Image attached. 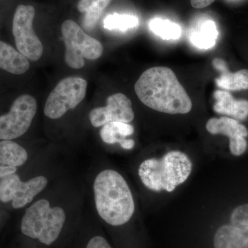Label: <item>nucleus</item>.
<instances>
[{
	"label": "nucleus",
	"mask_w": 248,
	"mask_h": 248,
	"mask_svg": "<svg viewBox=\"0 0 248 248\" xmlns=\"http://www.w3.org/2000/svg\"><path fill=\"white\" fill-rule=\"evenodd\" d=\"M135 91L140 101L153 110L170 115L187 114L192 110L190 97L168 67L155 66L143 72Z\"/></svg>",
	"instance_id": "obj_1"
},
{
	"label": "nucleus",
	"mask_w": 248,
	"mask_h": 248,
	"mask_svg": "<svg viewBox=\"0 0 248 248\" xmlns=\"http://www.w3.org/2000/svg\"><path fill=\"white\" fill-rule=\"evenodd\" d=\"M97 213L108 224L120 226L125 224L135 212L131 191L124 178L113 170L99 173L93 185Z\"/></svg>",
	"instance_id": "obj_2"
},
{
	"label": "nucleus",
	"mask_w": 248,
	"mask_h": 248,
	"mask_svg": "<svg viewBox=\"0 0 248 248\" xmlns=\"http://www.w3.org/2000/svg\"><path fill=\"white\" fill-rule=\"evenodd\" d=\"M192 169V161L185 153L172 151L161 159L145 160L140 165L138 173L147 188L170 192L187 180Z\"/></svg>",
	"instance_id": "obj_3"
},
{
	"label": "nucleus",
	"mask_w": 248,
	"mask_h": 248,
	"mask_svg": "<svg viewBox=\"0 0 248 248\" xmlns=\"http://www.w3.org/2000/svg\"><path fill=\"white\" fill-rule=\"evenodd\" d=\"M66 221L60 207L52 208L48 200L37 201L26 210L21 223L23 234L50 246L58 239Z\"/></svg>",
	"instance_id": "obj_4"
},
{
	"label": "nucleus",
	"mask_w": 248,
	"mask_h": 248,
	"mask_svg": "<svg viewBox=\"0 0 248 248\" xmlns=\"http://www.w3.org/2000/svg\"><path fill=\"white\" fill-rule=\"evenodd\" d=\"M62 33L66 47L65 62L71 68L79 69L84 66L85 60H95L102 56V44L86 34L74 21L63 22Z\"/></svg>",
	"instance_id": "obj_5"
},
{
	"label": "nucleus",
	"mask_w": 248,
	"mask_h": 248,
	"mask_svg": "<svg viewBox=\"0 0 248 248\" xmlns=\"http://www.w3.org/2000/svg\"><path fill=\"white\" fill-rule=\"evenodd\" d=\"M86 90L87 81L82 78L70 77L61 80L49 94L45 115L52 120L60 118L84 100Z\"/></svg>",
	"instance_id": "obj_6"
},
{
	"label": "nucleus",
	"mask_w": 248,
	"mask_h": 248,
	"mask_svg": "<svg viewBox=\"0 0 248 248\" xmlns=\"http://www.w3.org/2000/svg\"><path fill=\"white\" fill-rule=\"evenodd\" d=\"M35 14L33 6L19 5L13 22V34L18 51L33 62L40 60L44 51L43 45L32 27Z\"/></svg>",
	"instance_id": "obj_7"
},
{
	"label": "nucleus",
	"mask_w": 248,
	"mask_h": 248,
	"mask_svg": "<svg viewBox=\"0 0 248 248\" xmlns=\"http://www.w3.org/2000/svg\"><path fill=\"white\" fill-rule=\"evenodd\" d=\"M37 110V102L32 96L22 94L17 97L9 113L0 116V140H14L27 133Z\"/></svg>",
	"instance_id": "obj_8"
},
{
	"label": "nucleus",
	"mask_w": 248,
	"mask_h": 248,
	"mask_svg": "<svg viewBox=\"0 0 248 248\" xmlns=\"http://www.w3.org/2000/svg\"><path fill=\"white\" fill-rule=\"evenodd\" d=\"M48 180L44 176H38L22 182L17 174H11L0 179V202L12 201L14 208H22L31 203L34 197L45 188Z\"/></svg>",
	"instance_id": "obj_9"
},
{
	"label": "nucleus",
	"mask_w": 248,
	"mask_h": 248,
	"mask_svg": "<svg viewBox=\"0 0 248 248\" xmlns=\"http://www.w3.org/2000/svg\"><path fill=\"white\" fill-rule=\"evenodd\" d=\"M215 248H248V203L233 210L231 223L217 230L214 236Z\"/></svg>",
	"instance_id": "obj_10"
},
{
	"label": "nucleus",
	"mask_w": 248,
	"mask_h": 248,
	"mask_svg": "<svg viewBox=\"0 0 248 248\" xmlns=\"http://www.w3.org/2000/svg\"><path fill=\"white\" fill-rule=\"evenodd\" d=\"M90 121L95 128L112 122L130 123L135 118L132 102L122 93H115L107 98V106L93 109L89 115Z\"/></svg>",
	"instance_id": "obj_11"
},
{
	"label": "nucleus",
	"mask_w": 248,
	"mask_h": 248,
	"mask_svg": "<svg viewBox=\"0 0 248 248\" xmlns=\"http://www.w3.org/2000/svg\"><path fill=\"white\" fill-rule=\"evenodd\" d=\"M205 128L212 135L228 137L230 151L234 156H241L247 149L246 138L248 135V131L246 127L237 120L229 117L212 118L207 122Z\"/></svg>",
	"instance_id": "obj_12"
},
{
	"label": "nucleus",
	"mask_w": 248,
	"mask_h": 248,
	"mask_svg": "<svg viewBox=\"0 0 248 248\" xmlns=\"http://www.w3.org/2000/svg\"><path fill=\"white\" fill-rule=\"evenodd\" d=\"M27 159V152L20 145L11 140L0 141V179L15 174Z\"/></svg>",
	"instance_id": "obj_13"
},
{
	"label": "nucleus",
	"mask_w": 248,
	"mask_h": 248,
	"mask_svg": "<svg viewBox=\"0 0 248 248\" xmlns=\"http://www.w3.org/2000/svg\"><path fill=\"white\" fill-rule=\"evenodd\" d=\"M215 103L214 110L217 113L231 117L236 120L243 121L248 117V101L236 100L231 93L218 91L214 93Z\"/></svg>",
	"instance_id": "obj_14"
},
{
	"label": "nucleus",
	"mask_w": 248,
	"mask_h": 248,
	"mask_svg": "<svg viewBox=\"0 0 248 248\" xmlns=\"http://www.w3.org/2000/svg\"><path fill=\"white\" fill-rule=\"evenodd\" d=\"M133 133V125L120 122H112L105 124L100 130V136L103 141L108 144L120 143L125 150L132 149L135 146L133 140L125 139Z\"/></svg>",
	"instance_id": "obj_15"
},
{
	"label": "nucleus",
	"mask_w": 248,
	"mask_h": 248,
	"mask_svg": "<svg viewBox=\"0 0 248 248\" xmlns=\"http://www.w3.org/2000/svg\"><path fill=\"white\" fill-rule=\"evenodd\" d=\"M30 63L25 56L9 44L0 41V68L14 75L29 71Z\"/></svg>",
	"instance_id": "obj_16"
},
{
	"label": "nucleus",
	"mask_w": 248,
	"mask_h": 248,
	"mask_svg": "<svg viewBox=\"0 0 248 248\" xmlns=\"http://www.w3.org/2000/svg\"><path fill=\"white\" fill-rule=\"evenodd\" d=\"M218 37L216 24L213 20H205L201 23L189 33V40L197 48L208 50L216 45Z\"/></svg>",
	"instance_id": "obj_17"
},
{
	"label": "nucleus",
	"mask_w": 248,
	"mask_h": 248,
	"mask_svg": "<svg viewBox=\"0 0 248 248\" xmlns=\"http://www.w3.org/2000/svg\"><path fill=\"white\" fill-rule=\"evenodd\" d=\"M111 1L112 0H79L78 9L84 14L83 26L86 30H92L95 27L103 11Z\"/></svg>",
	"instance_id": "obj_18"
},
{
	"label": "nucleus",
	"mask_w": 248,
	"mask_h": 248,
	"mask_svg": "<svg viewBox=\"0 0 248 248\" xmlns=\"http://www.w3.org/2000/svg\"><path fill=\"white\" fill-rule=\"evenodd\" d=\"M221 73V76L216 79V84L218 87L230 91L248 89V70L243 69L231 73L226 68Z\"/></svg>",
	"instance_id": "obj_19"
},
{
	"label": "nucleus",
	"mask_w": 248,
	"mask_h": 248,
	"mask_svg": "<svg viewBox=\"0 0 248 248\" xmlns=\"http://www.w3.org/2000/svg\"><path fill=\"white\" fill-rule=\"evenodd\" d=\"M150 30L165 40H177L182 35V29L167 19L155 18L149 23Z\"/></svg>",
	"instance_id": "obj_20"
},
{
	"label": "nucleus",
	"mask_w": 248,
	"mask_h": 248,
	"mask_svg": "<svg viewBox=\"0 0 248 248\" xmlns=\"http://www.w3.org/2000/svg\"><path fill=\"white\" fill-rule=\"evenodd\" d=\"M140 20L131 15L114 14L109 15L104 20V27L108 30L128 31L138 27Z\"/></svg>",
	"instance_id": "obj_21"
},
{
	"label": "nucleus",
	"mask_w": 248,
	"mask_h": 248,
	"mask_svg": "<svg viewBox=\"0 0 248 248\" xmlns=\"http://www.w3.org/2000/svg\"><path fill=\"white\" fill-rule=\"evenodd\" d=\"M86 248H112L107 240L102 236H94L90 240Z\"/></svg>",
	"instance_id": "obj_22"
},
{
	"label": "nucleus",
	"mask_w": 248,
	"mask_h": 248,
	"mask_svg": "<svg viewBox=\"0 0 248 248\" xmlns=\"http://www.w3.org/2000/svg\"><path fill=\"white\" fill-rule=\"evenodd\" d=\"M215 0H191V5L195 9H203L213 4Z\"/></svg>",
	"instance_id": "obj_23"
}]
</instances>
